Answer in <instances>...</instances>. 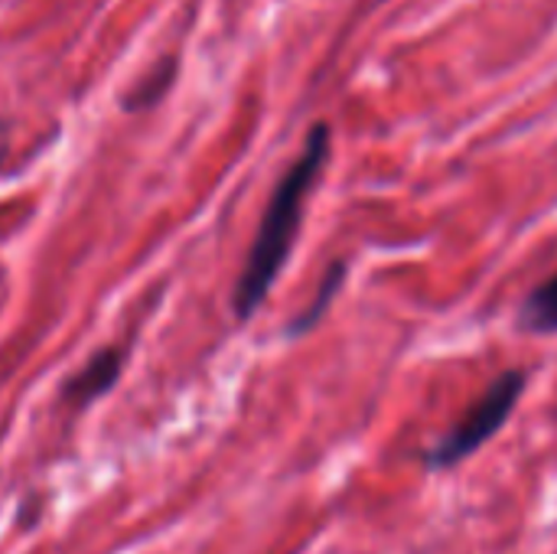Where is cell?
Masks as SVG:
<instances>
[{"label": "cell", "mask_w": 557, "mask_h": 554, "mask_svg": "<svg viewBox=\"0 0 557 554\" xmlns=\"http://www.w3.org/2000/svg\"><path fill=\"white\" fill-rule=\"evenodd\" d=\"M124 369V349L111 346L95 353L65 385H62V402L69 408H85L91 402H98L101 395H108L114 389V382L121 379Z\"/></svg>", "instance_id": "3957f363"}, {"label": "cell", "mask_w": 557, "mask_h": 554, "mask_svg": "<svg viewBox=\"0 0 557 554\" xmlns=\"http://www.w3.org/2000/svg\"><path fill=\"white\" fill-rule=\"evenodd\" d=\"M343 274H346V268H343V261H336V264L330 268V274H326V284L320 287V294H317L313 307L304 313V320H297V323L290 327V333H304V330H310V327L320 320V313H323V310H326V304L333 300V294H336V287H339Z\"/></svg>", "instance_id": "5b68a950"}, {"label": "cell", "mask_w": 557, "mask_h": 554, "mask_svg": "<svg viewBox=\"0 0 557 554\" xmlns=\"http://www.w3.org/2000/svg\"><path fill=\"white\" fill-rule=\"evenodd\" d=\"M519 320L532 333H557V274H552L525 297Z\"/></svg>", "instance_id": "277c9868"}, {"label": "cell", "mask_w": 557, "mask_h": 554, "mask_svg": "<svg viewBox=\"0 0 557 554\" xmlns=\"http://www.w3.org/2000/svg\"><path fill=\"white\" fill-rule=\"evenodd\" d=\"M326 157H330V124H313L300 157L290 163V170L274 186V196L264 209V219H261L251 251L245 258L242 278L235 284V317L238 320H248L264 304L268 291L274 287L277 274L284 271L294 238H297V229L304 222L307 196H310L317 176L323 173Z\"/></svg>", "instance_id": "6da1fadb"}, {"label": "cell", "mask_w": 557, "mask_h": 554, "mask_svg": "<svg viewBox=\"0 0 557 554\" xmlns=\"http://www.w3.org/2000/svg\"><path fill=\"white\" fill-rule=\"evenodd\" d=\"M525 382L529 376L522 369H509L503 372L470 408L467 415L431 447L428 454V464L434 470H444V467H454L460 460H467L470 454H476L490 438H496L503 431V424L509 421V415L516 411L522 392H525Z\"/></svg>", "instance_id": "7a4b0ae2"}, {"label": "cell", "mask_w": 557, "mask_h": 554, "mask_svg": "<svg viewBox=\"0 0 557 554\" xmlns=\"http://www.w3.org/2000/svg\"><path fill=\"white\" fill-rule=\"evenodd\" d=\"M0 163H3V144H0Z\"/></svg>", "instance_id": "8992f818"}]
</instances>
